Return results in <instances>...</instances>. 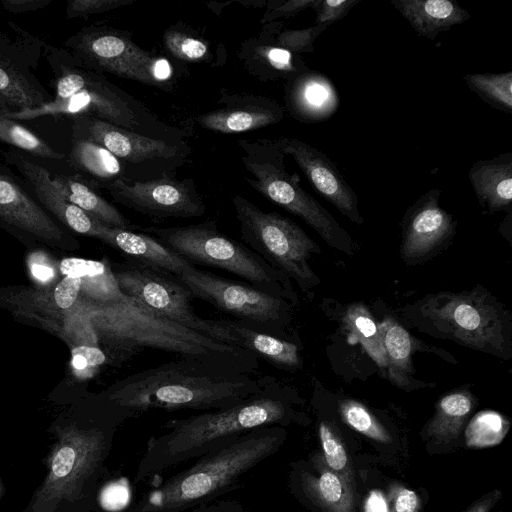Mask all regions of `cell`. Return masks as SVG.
Listing matches in <instances>:
<instances>
[{
	"mask_svg": "<svg viewBox=\"0 0 512 512\" xmlns=\"http://www.w3.org/2000/svg\"><path fill=\"white\" fill-rule=\"evenodd\" d=\"M274 380L243 365L179 356L124 377L103 398L131 418L151 410L204 412L238 404Z\"/></svg>",
	"mask_w": 512,
	"mask_h": 512,
	"instance_id": "obj_1",
	"label": "cell"
},
{
	"mask_svg": "<svg viewBox=\"0 0 512 512\" xmlns=\"http://www.w3.org/2000/svg\"><path fill=\"white\" fill-rule=\"evenodd\" d=\"M293 403L289 390L275 379L233 406L171 419L162 425L161 434L147 441L133 481L140 484L253 429L287 425L297 418Z\"/></svg>",
	"mask_w": 512,
	"mask_h": 512,
	"instance_id": "obj_2",
	"label": "cell"
},
{
	"mask_svg": "<svg viewBox=\"0 0 512 512\" xmlns=\"http://www.w3.org/2000/svg\"><path fill=\"white\" fill-rule=\"evenodd\" d=\"M91 323L107 363L120 366L145 349L182 357L223 361L259 370V358L162 317L138 300L122 295L108 304L90 307Z\"/></svg>",
	"mask_w": 512,
	"mask_h": 512,
	"instance_id": "obj_3",
	"label": "cell"
},
{
	"mask_svg": "<svg viewBox=\"0 0 512 512\" xmlns=\"http://www.w3.org/2000/svg\"><path fill=\"white\" fill-rule=\"evenodd\" d=\"M285 436L278 425L248 431L147 490L126 512H186L214 501L238 489L252 469L280 449Z\"/></svg>",
	"mask_w": 512,
	"mask_h": 512,
	"instance_id": "obj_4",
	"label": "cell"
},
{
	"mask_svg": "<svg viewBox=\"0 0 512 512\" xmlns=\"http://www.w3.org/2000/svg\"><path fill=\"white\" fill-rule=\"evenodd\" d=\"M44 53L54 75L52 100L31 109L0 110L2 116L19 121L49 115H84L133 132L141 129L140 107L132 97L101 74L77 66L64 49L45 43Z\"/></svg>",
	"mask_w": 512,
	"mask_h": 512,
	"instance_id": "obj_5",
	"label": "cell"
},
{
	"mask_svg": "<svg viewBox=\"0 0 512 512\" xmlns=\"http://www.w3.org/2000/svg\"><path fill=\"white\" fill-rule=\"evenodd\" d=\"M414 309L426 333L503 359L511 357L510 315L481 286L428 294Z\"/></svg>",
	"mask_w": 512,
	"mask_h": 512,
	"instance_id": "obj_6",
	"label": "cell"
},
{
	"mask_svg": "<svg viewBox=\"0 0 512 512\" xmlns=\"http://www.w3.org/2000/svg\"><path fill=\"white\" fill-rule=\"evenodd\" d=\"M139 230L149 233L166 248L191 264L217 267L230 272L252 287L295 301L289 279L274 269L258 254L217 229L214 221L175 227H148Z\"/></svg>",
	"mask_w": 512,
	"mask_h": 512,
	"instance_id": "obj_7",
	"label": "cell"
},
{
	"mask_svg": "<svg viewBox=\"0 0 512 512\" xmlns=\"http://www.w3.org/2000/svg\"><path fill=\"white\" fill-rule=\"evenodd\" d=\"M241 160L251 187L286 211L301 218L331 247L348 255L356 244L336 219L300 185L298 174L287 172L284 154L273 140H238Z\"/></svg>",
	"mask_w": 512,
	"mask_h": 512,
	"instance_id": "obj_8",
	"label": "cell"
},
{
	"mask_svg": "<svg viewBox=\"0 0 512 512\" xmlns=\"http://www.w3.org/2000/svg\"><path fill=\"white\" fill-rule=\"evenodd\" d=\"M241 238L274 269L307 291L320 280L309 265L319 246L291 219L265 212L241 195L232 198Z\"/></svg>",
	"mask_w": 512,
	"mask_h": 512,
	"instance_id": "obj_9",
	"label": "cell"
},
{
	"mask_svg": "<svg viewBox=\"0 0 512 512\" xmlns=\"http://www.w3.org/2000/svg\"><path fill=\"white\" fill-rule=\"evenodd\" d=\"M63 45L77 66L101 75L107 72L154 86L163 84L171 76L166 59L143 50L118 30L84 27Z\"/></svg>",
	"mask_w": 512,
	"mask_h": 512,
	"instance_id": "obj_10",
	"label": "cell"
},
{
	"mask_svg": "<svg viewBox=\"0 0 512 512\" xmlns=\"http://www.w3.org/2000/svg\"><path fill=\"white\" fill-rule=\"evenodd\" d=\"M112 271L124 295L162 317L232 345L227 330L218 320L195 313L191 304L194 296L176 276L131 258L112 266Z\"/></svg>",
	"mask_w": 512,
	"mask_h": 512,
	"instance_id": "obj_11",
	"label": "cell"
},
{
	"mask_svg": "<svg viewBox=\"0 0 512 512\" xmlns=\"http://www.w3.org/2000/svg\"><path fill=\"white\" fill-rule=\"evenodd\" d=\"M177 278L201 299L251 327L280 337L290 319V304L249 284L222 278L190 264Z\"/></svg>",
	"mask_w": 512,
	"mask_h": 512,
	"instance_id": "obj_12",
	"label": "cell"
},
{
	"mask_svg": "<svg viewBox=\"0 0 512 512\" xmlns=\"http://www.w3.org/2000/svg\"><path fill=\"white\" fill-rule=\"evenodd\" d=\"M0 228L28 248L74 251L79 241L36 200L10 167L0 160Z\"/></svg>",
	"mask_w": 512,
	"mask_h": 512,
	"instance_id": "obj_13",
	"label": "cell"
},
{
	"mask_svg": "<svg viewBox=\"0 0 512 512\" xmlns=\"http://www.w3.org/2000/svg\"><path fill=\"white\" fill-rule=\"evenodd\" d=\"M13 26L18 40L0 32V110L9 112L39 107L52 100L32 73L45 43Z\"/></svg>",
	"mask_w": 512,
	"mask_h": 512,
	"instance_id": "obj_14",
	"label": "cell"
},
{
	"mask_svg": "<svg viewBox=\"0 0 512 512\" xmlns=\"http://www.w3.org/2000/svg\"><path fill=\"white\" fill-rule=\"evenodd\" d=\"M105 189L117 203L154 218H192L204 214L206 207L189 180L168 177L133 181L127 177Z\"/></svg>",
	"mask_w": 512,
	"mask_h": 512,
	"instance_id": "obj_15",
	"label": "cell"
},
{
	"mask_svg": "<svg viewBox=\"0 0 512 512\" xmlns=\"http://www.w3.org/2000/svg\"><path fill=\"white\" fill-rule=\"evenodd\" d=\"M442 191L434 188L418 197L401 220L400 256L410 265L425 262L446 248L457 221L440 206Z\"/></svg>",
	"mask_w": 512,
	"mask_h": 512,
	"instance_id": "obj_16",
	"label": "cell"
},
{
	"mask_svg": "<svg viewBox=\"0 0 512 512\" xmlns=\"http://www.w3.org/2000/svg\"><path fill=\"white\" fill-rule=\"evenodd\" d=\"M2 155L5 163L19 172L39 204L58 223L77 234L103 242L108 225L70 203L53 184L49 170L12 147Z\"/></svg>",
	"mask_w": 512,
	"mask_h": 512,
	"instance_id": "obj_17",
	"label": "cell"
},
{
	"mask_svg": "<svg viewBox=\"0 0 512 512\" xmlns=\"http://www.w3.org/2000/svg\"><path fill=\"white\" fill-rule=\"evenodd\" d=\"M273 142L284 155L293 157L317 192L342 215L357 225L363 224L355 191L326 154L297 138L280 137Z\"/></svg>",
	"mask_w": 512,
	"mask_h": 512,
	"instance_id": "obj_18",
	"label": "cell"
},
{
	"mask_svg": "<svg viewBox=\"0 0 512 512\" xmlns=\"http://www.w3.org/2000/svg\"><path fill=\"white\" fill-rule=\"evenodd\" d=\"M72 136L91 140L123 163L172 158L178 149L163 140L144 136L91 116L72 117Z\"/></svg>",
	"mask_w": 512,
	"mask_h": 512,
	"instance_id": "obj_19",
	"label": "cell"
},
{
	"mask_svg": "<svg viewBox=\"0 0 512 512\" xmlns=\"http://www.w3.org/2000/svg\"><path fill=\"white\" fill-rule=\"evenodd\" d=\"M285 102L289 114L305 123H318L331 118L339 107V95L324 74L308 69L288 80Z\"/></svg>",
	"mask_w": 512,
	"mask_h": 512,
	"instance_id": "obj_20",
	"label": "cell"
},
{
	"mask_svg": "<svg viewBox=\"0 0 512 512\" xmlns=\"http://www.w3.org/2000/svg\"><path fill=\"white\" fill-rule=\"evenodd\" d=\"M54 287L0 288V307L11 311L16 319L34 324L62 339V325L67 313L57 306Z\"/></svg>",
	"mask_w": 512,
	"mask_h": 512,
	"instance_id": "obj_21",
	"label": "cell"
},
{
	"mask_svg": "<svg viewBox=\"0 0 512 512\" xmlns=\"http://www.w3.org/2000/svg\"><path fill=\"white\" fill-rule=\"evenodd\" d=\"M468 178L487 213L512 211V152L474 162Z\"/></svg>",
	"mask_w": 512,
	"mask_h": 512,
	"instance_id": "obj_22",
	"label": "cell"
},
{
	"mask_svg": "<svg viewBox=\"0 0 512 512\" xmlns=\"http://www.w3.org/2000/svg\"><path fill=\"white\" fill-rule=\"evenodd\" d=\"M235 102L224 108L202 114L196 122L202 127L221 133H240L259 129L281 121L285 110L277 102Z\"/></svg>",
	"mask_w": 512,
	"mask_h": 512,
	"instance_id": "obj_23",
	"label": "cell"
},
{
	"mask_svg": "<svg viewBox=\"0 0 512 512\" xmlns=\"http://www.w3.org/2000/svg\"><path fill=\"white\" fill-rule=\"evenodd\" d=\"M390 3L417 35L429 40L471 18L466 9L450 0H392Z\"/></svg>",
	"mask_w": 512,
	"mask_h": 512,
	"instance_id": "obj_24",
	"label": "cell"
},
{
	"mask_svg": "<svg viewBox=\"0 0 512 512\" xmlns=\"http://www.w3.org/2000/svg\"><path fill=\"white\" fill-rule=\"evenodd\" d=\"M103 243L128 258L178 276L191 263L147 233L108 226Z\"/></svg>",
	"mask_w": 512,
	"mask_h": 512,
	"instance_id": "obj_25",
	"label": "cell"
},
{
	"mask_svg": "<svg viewBox=\"0 0 512 512\" xmlns=\"http://www.w3.org/2000/svg\"><path fill=\"white\" fill-rule=\"evenodd\" d=\"M224 327L234 346L248 350L282 369H296L302 365L296 344L281 337L259 331L239 320L217 319Z\"/></svg>",
	"mask_w": 512,
	"mask_h": 512,
	"instance_id": "obj_26",
	"label": "cell"
},
{
	"mask_svg": "<svg viewBox=\"0 0 512 512\" xmlns=\"http://www.w3.org/2000/svg\"><path fill=\"white\" fill-rule=\"evenodd\" d=\"M67 163L94 187L105 188L125 177V164L103 146L72 136Z\"/></svg>",
	"mask_w": 512,
	"mask_h": 512,
	"instance_id": "obj_27",
	"label": "cell"
},
{
	"mask_svg": "<svg viewBox=\"0 0 512 512\" xmlns=\"http://www.w3.org/2000/svg\"><path fill=\"white\" fill-rule=\"evenodd\" d=\"M297 481L304 497L323 512H356L354 483L331 469L321 467L319 476L300 470Z\"/></svg>",
	"mask_w": 512,
	"mask_h": 512,
	"instance_id": "obj_28",
	"label": "cell"
},
{
	"mask_svg": "<svg viewBox=\"0 0 512 512\" xmlns=\"http://www.w3.org/2000/svg\"><path fill=\"white\" fill-rule=\"evenodd\" d=\"M55 187L72 204L110 227L139 230V226L127 219L114 205L103 198L93 185L79 175L66 176L51 172Z\"/></svg>",
	"mask_w": 512,
	"mask_h": 512,
	"instance_id": "obj_29",
	"label": "cell"
},
{
	"mask_svg": "<svg viewBox=\"0 0 512 512\" xmlns=\"http://www.w3.org/2000/svg\"><path fill=\"white\" fill-rule=\"evenodd\" d=\"M60 272L63 276L78 277L81 281L80 295L94 304H108L123 295L108 259L65 258L60 262Z\"/></svg>",
	"mask_w": 512,
	"mask_h": 512,
	"instance_id": "obj_30",
	"label": "cell"
},
{
	"mask_svg": "<svg viewBox=\"0 0 512 512\" xmlns=\"http://www.w3.org/2000/svg\"><path fill=\"white\" fill-rule=\"evenodd\" d=\"M378 328L387 356L390 380L399 387H409L415 382L412 377L411 355L419 348L417 339L391 318L383 320Z\"/></svg>",
	"mask_w": 512,
	"mask_h": 512,
	"instance_id": "obj_31",
	"label": "cell"
},
{
	"mask_svg": "<svg viewBox=\"0 0 512 512\" xmlns=\"http://www.w3.org/2000/svg\"><path fill=\"white\" fill-rule=\"evenodd\" d=\"M474 406L469 390L458 389L444 395L436 404L433 417L426 426V434L437 443L456 440Z\"/></svg>",
	"mask_w": 512,
	"mask_h": 512,
	"instance_id": "obj_32",
	"label": "cell"
},
{
	"mask_svg": "<svg viewBox=\"0 0 512 512\" xmlns=\"http://www.w3.org/2000/svg\"><path fill=\"white\" fill-rule=\"evenodd\" d=\"M344 324L373 361L387 369L388 361L378 325L370 312L361 304L350 306L344 315Z\"/></svg>",
	"mask_w": 512,
	"mask_h": 512,
	"instance_id": "obj_33",
	"label": "cell"
},
{
	"mask_svg": "<svg viewBox=\"0 0 512 512\" xmlns=\"http://www.w3.org/2000/svg\"><path fill=\"white\" fill-rule=\"evenodd\" d=\"M468 88L491 107L512 113V71L470 73L463 77Z\"/></svg>",
	"mask_w": 512,
	"mask_h": 512,
	"instance_id": "obj_34",
	"label": "cell"
},
{
	"mask_svg": "<svg viewBox=\"0 0 512 512\" xmlns=\"http://www.w3.org/2000/svg\"><path fill=\"white\" fill-rule=\"evenodd\" d=\"M0 141L21 152L32 156L50 159L63 160L65 154L54 150L40 136L36 135L18 121L4 117L0 114Z\"/></svg>",
	"mask_w": 512,
	"mask_h": 512,
	"instance_id": "obj_35",
	"label": "cell"
},
{
	"mask_svg": "<svg viewBox=\"0 0 512 512\" xmlns=\"http://www.w3.org/2000/svg\"><path fill=\"white\" fill-rule=\"evenodd\" d=\"M509 428L507 419L495 411L476 414L467 425L466 443L469 447L483 448L500 443Z\"/></svg>",
	"mask_w": 512,
	"mask_h": 512,
	"instance_id": "obj_36",
	"label": "cell"
},
{
	"mask_svg": "<svg viewBox=\"0 0 512 512\" xmlns=\"http://www.w3.org/2000/svg\"><path fill=\"white\" fill-rule=\"evenodd\" d=\"M318 431L328 468L354 483L353 465L339 429L332 422L322 421Z\"/></svg>",
	"mask_w": 512,
	"mask_h": 512,
	"instance_id": "obj_37",
	"label": "cell"
},
{
	"mask_svg": "<svg viewBox=\"0 0 512 512\" xmlns=\"http://www.w3.org/2000/svg\"><path fill=\"white\" fill-rule=\"evenodd\" d=\"M342 420L359 433L381 443H389L392 437L389 431L362 403L345 399L339 402Z\"/></svg>",
	"mask_w": 512,
	"mask_h": 512,
	"instance_id": "obj_38",
	"label": "cell"
},
{
	"mask_svg": "<svg viewBox=\"0 0 512 512\" xmlns=\"http://www.w3.org/2000/svg\"><path fill=\"white\" fill-rule=\"evenodd\" d=\"M26 265L35 287L51 288L60 281V263L44 250L33 249L26 257Z\"/></svg>",
	"mask_w": 512,
	"mask_h": 512,
	"instance_id": "obj_39",
	"label": "cell"
},
{
	"mask_svg": "<svg viewBox=\"0 0 512 512\" xmlns=\"http://www.w3.org/2000/svg\"><path fill=\"white\" fill-rule=\"evenodd\" d=\"M331 24L323 23L305 29L284 30L279 32L274 46L288 50L294 54L311 53L314 51V41Z\"/></svg>",
	"mask_w": 512,
	"mask_h": 512,
	"instance_id": "obj_40",
	"label": "cell"
},
{
	"mask_svg": "<svg viewBox=\"0 0 512 512\" xmlns=\"http://www.w3.org/2000/svg\"><path fill=\"white\" fill-rule=\"evenodd\" d=\"M166 49L176 58L196 62L203 60L208 47L200 39L178 31H167L163 38Z\"/></svg>",
	"mask_w": 512,
	"mask_h": 512,
	"instance_id": "obj_41",
	"label": "cell"
},
{
	"mask_svg": "<svg viewBox=\"0 0 512 512\" xmlns=\"http://www.w3.org/2000/svg\"><path fill=\"white\" fill-rule=\"evenodd\" d=\"M71 356L73 372L80 378L91 377L98 367L107 363L106 355L99 346L73 347Z\"/></svg>",
	"mask_w": 512,
	"mask_h": 512,
	"instance_id": "obj_42",
	"label": "cell"
},
{
	"mask_svg": "<svg viewBox=\"0 0 512 512\" xmlns=\"http://www.w3.org/2000/svg\"><path fill=\"white\" fill-rule=\"evenodd\" d=\"M133 0H70L66 5L68 18L103 13L132 3Z\"/></svg>",
	"mask_w": 512,
	"mask_h": 512,
	"instance_id": "obj_43",
	"label": "cell"
},
{
	"mask_svg": "<svg viewBox=\"0 0 512 512\" xmlns=\"http://www.w3.org/2000/svg\"><path fill=\"white\" fill-rule=\"evenodd\" d=\"M361 0H317L314 10L316 11L315 25L330 23L333 24L344 18L348 12Z\"/></svg>",
	"mask_w": 512,
	"mask_h": 512,
	"instance_id": "obj_44",
	"label": "cell"
},
{
	"mask_svg": "<svg viewBox=\"0 0 512 512\" xmlns=\"http://www.w3.org/2000/svg\"><path fill=\"white\" fill-rule=\"evenodd\" d=\"M81 281L78 277L64 275L54 287L57 306L64 313L71 311L80 299Z\"/></svg>",
	"mask_w": 512,
	"mask_h": 512,
	"instance_id": "obj_45",
	"label": "cell"
},
{
	"mask_svg": "<svg viewBox=\"0 0 512 512\" xmlns=\"http://www.w3.org/2000/svg\"><path fill=\"white\" fill-rule=\"evenodd\" d=\"M316 3L317 0H289L277 2L275 7L267 10L262 22L272 21L282 17H293L307 8L313 9Z\"/></svg>",
	"mask_w": 512,
	"mask_h": 512,
	"instance_id": "obj_46",
	"label": "cell"
},
{
	"mask_svg": "<svg viewBox=\"0 0 512 512\" xmlns=\"http://www.w3.org/2000/svg\"><path fill=\"white\" fill-rule=\"evenodd\" d=\"M76 462V452L70 446H64L57 451L52 461V472L55 477L63 478L69 475Z\"/></svg>",
	"mask_w": 512,
	"mask_h": 512,
	"instance_id": "obj_47",
	"label": "cell"
},
{
	"mask_svg": "<svg viewBox=\"0 0 512 512\" xmlns=\"http://www.w3.org/2000/svg\"><path fill=\"white\" fill-rule=\"evenodd\" d=\"M419 499L417 494L404 487H398L395 496H393V504L391 512H418Z\"/></svg>",
	"mask_w": 512,
	"mask_h": 512,
	"instance_id": "obj_48",
	"label": "cell"
},
{
	"mask_svg": "<svg viewBox=\"0 0 512 512\" xmlns=\"http://www.w3.org/2000/svg\"><path fill=\"white\" fill-rule=\"evenodd\" d=\"M186 512H252L234 500H214L201 504Z\"/></svg>",
	"mask_w": 512,
	"mask_h": 512,
	"instance_id": "obj_49",
	"label": "cell"
},
{
	"mask_svg": "<svg viewBox=\"0 0 512 512\" xmlns=\"http://www.w3.org/2000/svg\"><path fill=\"white\" fill-rule=\"evenodd\" d=\"M0 3L10 13H27L46 8L52 0H1Z\"/></svg>",
	"mask_w": 512,
	"mask_h": 512,
	"instance_id": "obj_50",
	"label": "cell"
},
{
	"mask_svg": "<svg viewBox=\"0 0 512 512\" xmlns=\"http://www.w3.org/2000/svg\"><path fill=\"white\" fill-rule=\"evenodd\" d=\"M365 512H388L384 496L379 491H372L365 504Z\"/></svg>",
	"mask_w": 512,
	"mask_h": 512,
	"instance_id": "obj_51",
	"label": "cell"
},
{
	"mask_svg": "<svg viewBox=\"0 0 512 512\" xmlns=\"http://www.w3.org/2000/svg\"><path fill=\"white\" fill-rule=\"evenodd\" d=\"M500 495V492L495 490L474 503L466 512H489L493 504L499 499Z\"/></svg>",
	"mask_w": 512,
	"mask_h": 512,
	"instance_id": "obj_52",
	"label": "cell"
}]
</instances>
